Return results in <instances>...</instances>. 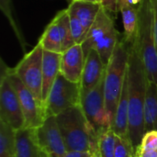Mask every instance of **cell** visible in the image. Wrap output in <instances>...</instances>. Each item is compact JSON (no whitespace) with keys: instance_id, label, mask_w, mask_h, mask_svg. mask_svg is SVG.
I'll list each match as a JSON object with an SVG mask.
<instances>
[{"instance_id":"32","label":"cell","mask_w":157,"mask_h":157,"mask_svg":"<svg viewBox=\"0 0 157 157\" xmlns=\"http://www.w3.org/2000/svg\"><path fill=\"white\" fill-rule=\"evenodd\" d=\"M71 1H82V2H90V3L101 4V0H71Z\"/></svg>"},{"instance_id":"23","label":"cell","mask_w":157,"mask_h":157,"mask_svg":"<svg viewBox=\"0 0 157 157\" xmlns=\"http://www.w3.org/2000/svg\"><path fill=\"white\" fill-rule=\"evenodd\" d=\"M11 1L10 0H1V9L3 11V13L6 15V17H7V19L9 20V23H10V26L12 27L14 32L16 33V36L18 40V41L20 42V45L23 49V51H26V40L21 33V31L18 29V27L17 26L16 24V21L13 17V15H12V11H11Z\"/></svg>"},{"instance_id":"30","label":"cell","mask_w":157,"mask_h":157,"mask_svg":"<svg viewBox=\"0 0 157 157\" xmlns=\"http://www.w3.org/2000/svg\"><path fill=\"white\" fill-rule=\"evenodd\" d=\"M135 155L138 157H157L156 151H145L141 149H136Z\"/></svg>"},{"instance_id":"2","label":"cell","mask_w":157,"mask_h":157,"mask_svg":"<svg viewBox=\"0 0 157 157\" xmlns=\"http://www.w3.org/2000/svg\"><path fill=\"white\" fill-rule=\"evenodd\" d=\"M67 152H90L98 155V135L87 121L81 105L55 116Z\"/></svg>"},{"instance_id":"11","label":"cell","mask_w":157,"mask_h":157,"mask_svg":"<svg viewBox=\"0 0 157 157\" xmlns=\"http://www.w3.org/2000/svg\"><path fill=\"white\" fill-rule=\"evenodd\" d=\"M36 138L49 157H65L67 149L55 116H48L42 125L36 129Z\"/></svg>"},{"instance_id":"4","label":"cell","mask_w":157,"mask_h":157,"mask_svg":"<svg viewBox=\"0 0 157 157\" xmlns=\"http://www.w3.org/2000/svg\"><path fill=\"white\" fill-rule=\"evenodd\" d=\"M138 27L135 40L149 83L157 86V47L153 28L152 0H143L138 6Z\"/></svg>"},{"instance_id":"7","label":"cell","mask_w":157,"mask_h":157,"mask_svg":"<svg viewBox=\"0 0 157 157\" xmlns=\"http://www.w3.org/2000/svg\"><path fill=\"white\" fill-rule=\"evenodd\" d=\"M81 105V86L67 80L59 74L45 101L48 116H57L63 111Z\"/></svg>"},{"instance_id":"15","label":"cell","mask_w":157,"mask_h":157,"mask_svg":"<svg viewBox=\"0 0 157 157\" xmlns=\"http://www.w3.org/2000/svg\"><path fill=\"white\" fill-rule=\"evenodd\" d=\"M62 53L48 52L43 50L42 60V101H45L48 95L60 74ZM45 107V106H44Z\"/></svg>"},{"instance_id":"16","label":"cell","mask_w":157,"mask_h":157,"mask_svg":"<svg viewBox=\"0 0 157 157\" xmlns=\"http://www.w3.org/2000/svg\"><path fill=\"white\" fill-rule=\"evenodd\" d=\"M101 4L82 2V1H71L67 9L69 13L75 16L83 25L86 35L92 27L96 17L101 8Z\"/></svg>"},{"instance_id":"26","label":"cell","mask_w":157,"mask_h":157,"mask_svg":"<svg viewBox=\"0 0 157 157\" xmlns=\"http://www.w3.org/2000/svg\"><path fill=\"white\" fill-rule=\"evenodd\" d=\"M137 149L145 151H156L157 150V131L146 132L142 139L141 144ZM136 151V150H135Z\"/></svg>"},{"instance_id":"19","label":"cell","mask_w":157,"mask_h":157,"mask_svg":"<svg viewBox=\"0 0 157 157\" xmlns=\"http://www.w3.org/2000/svg\"><path fill=\"white\" fill-rule=\"evenodd\" d=\"M118 10L121 14L124 35L126 40L132 41L136 34L138 27V6H132L127 0H118Z\"/></svg>"},{"instance_id":"20","label":"cell","mask_w":157,"mask_h":157,"mask_svg":"<svg viewBox=\"0 0 157 157\" xmlns=\"http://www.w3.org/2000/svg\"><path fill=\"white\" fill-rule=\"evenodd\" d=\"M144 131H157V86L149 83L144 103Z\"/></svg>"},{"instance_id":"13","label":"cell","mask_w":157,"mask_h":157,"mask_svg":"<svg viewBox=\"0 0 157 157\" xmlns=\"http://www.w3.org/2000/svg\"><path fill=\"white\" fill-rule=\"evenodd\" d=\"M106 65L103 63L98 52L95 49H91L86 56L84 70L80 82L81 95L92 90L104 77L106 73Z\"/></svg>"},{"instance_id":"18","label":"cell","mask_w":157,"mask_h":157,"mask_svg":"<svg viewBox=\"0 0 157 157\" xmlns=\"http://www.w3.org/2000/svg\"><path fill=\"white\" fill-rule=\"evenodd\" d=\"M128 118H129V95H128V84H127V75H126L125 83L118 104L115 119L111 126V130L118 136H127Z\"/></svg>"},{"instance_id":"29","label":"cell","mask_w":157,"mask_h":157,"mask_svg":"<svg viewBox=\"0 0 157 157\" xmlns=\"http://www.w3.org/2000/svg\"><path fill=\"white\" fill-rule=\"evenodd\" d=\"M97 155L90 152H67L65 157H96Z\"/></svg>"},{"instance_id":"6","label":"cell","mask_w":157,"mask_h":157,"mask_svg":"<svg viewBox=\"0 0 157 157\" xmlns=\"http://www.w3.org/2000/svg\"><path fill=\"white\" fill-rule=\"evenodd\" d=\"M42 60L43 48L38 42L32 50L26 52L12 71L32 92L35 98L42 101ZM44 105V104H43Z\"/></svg>"},{"instance_id":"34","label":"cell","mask_w":157,"mask_h":157,"mask_svg":"<svg viewBox=\"0 0 157 157\" xmlns=\"http://www.w3.org/2000/svg\"><path fill=\"white\" fill-rule=\"evenodd\" d=\"M134 157H138V156H136V155H134Z\"/></svg>"},{"instance_id":"5","label":"cell","mask_w":157,"mask_h":157,"mask_svg":"<svg viewBox=\"0 0 157 157\" xmlns=\"http://www.w3.org/2000/svg\"><path fill=\"white\" fill-rule=\"evenodd\" d=\"M120 32L115 28L112 15L103 6L82 43L85 57L91 49L97 50L103 63L107 66L120 40Z\"/></svg>"},{"instance_id":"24","label":"cell","mask_w":157,"mask_h":157,"mask_svg":"<svg viewBox=\"0 0 157 157\" xmlns=\"http://www.w3.org/2000/svg\"><path fill=\"white\" fill-rule=\"evenodd\" d=\"M135 149L128 136H118L116 141L115 157H134Z\"/></svg>"},{"instance_id":"17","label":"cell","mask_w":157,"mask_h":157,"mask_svg":"<svg viewBox=\"0 0 157 157\" xmlns=\"http://www.w3.org/2000/svg\"><path fill=\"white\" fill-rule=\"evenodd\" d=\"M38 42L45 51L57 53L63 52L62 34L58 22V17L56 15L46 26Z\"/></svg>"},{"instance_id":"21","label":"cell","mask_w":157,"mask_h":157,"mask_svg":"<svg viewBox=\"0 0 157 157\" xmlns=\"http://www.w3.org/2000/svg\"><path fill=\"white\" fill-rule=\"evenodd\" d=\"M15 131L0 121V157H17Z\"/></svg>"},{"instance_id":"22","label":"cell","mask_w":157,"mask_h":157,"mask_svg":"<svg viewBox=\"0 0 157 157\" xmlns=\"http://www.w3.org/2000/svg\"><path fill=\"white\" fill-rule=\"evenodd\" d=\"M117 134L111 130H108L98 136V155L99 157H115Z\"/></svg>"},{"instance_id":"28","label":"cell","mask_w":157,"mask_h":157,"mask_svg":"<svg viewBox=\"0 0 157 157\" xmlns=\"http://www.w3.org/2000/svg\"><path fill=\"white\" fill-rule=\"evenodd\" d=\"M153 4V12H154V18H153V28H154V35L157 47V0H152Z\"/></svg>"},{"instance_id":"10","label":"cell","mask_w":157,"mask_h":157,"mask_svg":"<svg viewBox=\"0 0 157 157\" xmlns=\"http://www.w3.org/2000/svg\"><path fill=\"white\" fill-rule=\"evenodd\" d=\"M6 73L20 103V107L25 119V128H39L40 125H42L47 118L44 105L35 98L32 92L12 71V68L6 66Z\"/></svg>"},{"instance_id":"12","label":"cell","mask_w":157,"mask_h":157,"mask_svg":"<svg viewBox=\"0 0 157 157\" xmlns=\"http://www.w3.org/2000/svg\"><path fill=\"white\" fill-rule=\"evenodd\" d=\"M82 44H75L62 53L60 74L73 83L80 84L85 65Z\"/></svg>"},{"instance_id":"31","label":"cell","mask_w":157,"mask_h":157,"mask_svg":"<svg viewBox=\"0 0 157 157\" xmlns=\"http://www.w3.org/2000/svg\"><path fill=\"white\" fill-rule=\"evenodd\" d=\"M129 4H131L132 6H138L142 2L143 0H127Z\"/></svg>"},{"instance_id":"9","label":"cell","mask_w":157,"mask_h":157,"mask_svg":"<svg viewBox=\"0 0 157 157\" xmlns=\"http://www.w3.org/2000/svg\"><path fill=\"white\" fill-rule=\"evenodd\" d=\"M104 77L92 90L81 95V108L98 136L102 132L111 129L112 126L111 120L106 109Z\"/></svg>"},{"instance_id":"3","label":"cell","mask_w":157,"mask_h":157,"mask_svg":"<svg viewBox=\"0 0 157 157\" xmlns=\"http://www.w3.org/2000/svg\"><path fill=\"white\" fill-rule=\"evenodd\" d=\"M130 44L131 41L126 40L124 37L120 39L106 67L104 77L105 103L112 124L127 75Z\"/></svg>"},{"instance_id":"14","label":"cell","mask_w":157,"mask_h":157,"mask_svg":"<svg viewBox=\"0 0 157 157\" xmlns=\"http://www.w3.org/2000/svg\"><path fill=\"white\" fill-rule=\"evenodd\" d=\"M17 157H49L39 145L36 129L24 128L15 132Z\"/></svg>"},{"instance_id":"1","label":"cell","mask_w":157,"mask_h":157,"mask_svg":"<svg viewBox=\"0 0 157 157\" xmlns=\"http://www.w3.org/2000/svg\"><path fill=\"white\" fill-rule=\"evenodd\" d=\"M127 84L129 95L127 136L136 150L145 133L144 112L148 80L135 37L130 44Z\"/></svg>"},{"instance_id":"25","label":"cell","mask_w":157,"mask_h":157,"mask_svg":"<svg viewBox=\"0 0 157 157\" xmlns=\"http://www.w3.org/2000/svg\"><path fill=\"white\" fill-rule=\"evenodd\" d=\"M69 17H70V28H71L72 38L75 41V44H82L86 37V32L81 22L78 20V18L75 16L69 13Z\"/></svg>"},{"instance_id":"27","label":"cell","mask_w":157,"mask_h":157,"mask_svg":"<svg viewBox=\"0 0 157 157\" xmlns=\"http://www.w3.org/2000/svg\"><path fill=\"white\" fill-rule=\"evenodd\" d=\"M101 5L112 15L118 13V0H101Z\"/></svg>"},{"instance_id":"33","label":"cell","mask_w":157,"mask_h":157,"mask_svg":"<svg viewBox=\"0 0 157 157\" xmlns=\"http://www.w3.org/2000/svg\"><path fill=\"white\" fill-rule=\"evenodd\" d=\"M96 157H99V156H98V155H97V156H96Z\"/></svg>"},{"instance_id":"8","label":"cell","mask_w":157,"mask_h":157,"mask_svg":"<svg viewBox=\"0 0 157 157\" xmlns=\"http://www.w3.org/2000/svg\"><path fill=\"white\" fill-rule=\"evenodd\" d=\"M0 121L10 126L15 132L25 128V119L17 95L11 85L6 65L1 60L0 76Z\"/></svg>"}]
</instances>
